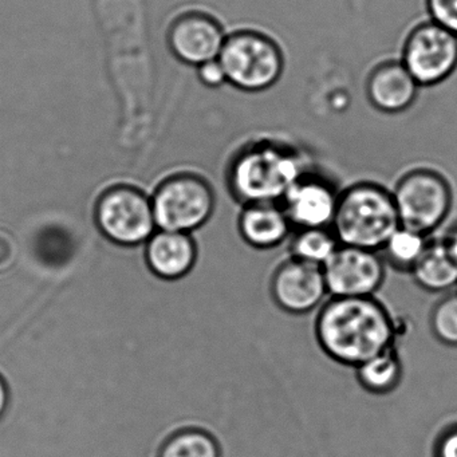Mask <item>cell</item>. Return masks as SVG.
Segmentation results:
<instances>
[{"mask_svg":"<svg viewBox=\"0 0 457 457\" xmlns=\"http://www.w3.org/2000/svg\"><path fill=\"white\" fill-rule=\"evenodd\" d=\"M314 334L326 357L355 369L395 346L397 326L389 309L376 296H330L318 309Z\"/></svg>","mask_w":457,"mask_h":457,"instance_id":"1","label":"cell"},{"mask_svg":"<svg viewBox=\"0 0 457 457\" xmlns=\"http://www.w3.org/2000/svg\"><path fill=\"white\" fill-rule=\"evenodd\" d=\"M307 170L302 154L291 146L272 140L255 141L232 157L226 172L227 188L242 207L280 203Z\"/></svg>","mask_w":457,"mask_h":457,"instance_id":"2","label":"cell"},{"mask_svg":"<svg viewBox=\"0 0 457 457\" xmlns=\"http://www.w3.org/2000/svg\"><path fill=\"white\" fill-rule=\"evenodd\" d=\"M400 227L392 191L381 184L361 181L339 194L331 231L341 245L381 253Z\"/></svg>","mask_w":457,"mask_h":457,"instance_id":"3","label":"cell"},{"mask_svg":"<svg viewBox=\"0 0 457 457\" xmlns=\"http://www.w3.org/2000/svg\"><path fill=\"white\" fill-rule=\"evenodd\" d=\"M218 60L226 71L227 84L247 93L264 92L274 87L285 69L279 45L255 30L227 34Z\"/></svg>","mask_w":457,"mask_h":457,"instance_id":"4","label":"cell"},{"mask_svg":"<svg viewBox=\"0 0 457 457\" xmlns=\"http://www.w3.org/2000/svg\"><path fill=\"white\" fill-rule=\"evenodd\" d=\"M401 226L430 237L443 226L453 204V191L443 173L416 168L403 173L392 191Z\"/></svg>","mask_w":457,"mask_h":457,"instance_id":"5","label":"cell"},{"mask_svg":"<svg viewBox=\"0 0 457 457\" xmlns=\"http://www.w3.org/2000/svg\"><path fill=\"white\" fill-rule=\"evenodd\" d=\"M152 205L157 227L164 231L191 234L211 220L216 196L202 176L178 173L160 184Z\"/></svg>","mask_w":457,"mask_h":457,"instance_id":"6","label":"cell"},{"mask_svg":"<svg viewBox=\"0 0 457 457\" xmlns=\"http://www.w3.org/2000/svg\"><path fill=\"white\" fill-rule=\"evenodd\" d=\"M96 221L109 240L127 247L151 239L157 227L152 202L129 186L112 187L101 195Z\"/></svg>","mask_w":457,"mask_h":457,"instance_id":"7","label":"cell"},{"mask_svg":"<svg viewBox=\"0 0 457 457\" xmlns=\"http://www.w3.org/2000/svg\"><path fill=\"white\" fill-rule=\"evenodd\" d=\"M401 62L421 87H436L457 69V36L432 21L420 23L406 37Z\"/></svg>","mask_w":457,"mask_h":457,"instance_id":"8","label":"cell"},{"mask_svg":"<svg viewBox=\"0 0 457 457\" xmlns=\"http://www.w3.org/2000/svg\"><path fill=\"white\" fill-rule=\"evenodd\" d=\"M328 296H376L386 279V263L381 253L339 245L322 267Z\"/></svg>","mask_w":457,"mask_h":457,"instance_id":"9","label":"cell"},{"mask_svg":"<svg viewBox=\"0 0 457 457\" xmlns=\"http://www.w3.org/2000/svg\"><path fill=\"white\" fill-rule=\"evenodd\" d=\"M270 295L278 309L287 314H310L328 296L322 267L288 256L272 272Z\"/></svg>","mask_w":457,"mask_h":457,"instance_id":"10","label":"cell"},{"mask_svg":"<svg viewBox=\"0 0 457 457\" xmlns=\"http://www.w3.org/2000/svg\"><path fill=\"white\" fill-rule=\"evenodd\" d=\"M339 194L336 184L307 170L286 192L279 204L294 229L331 228Z\"/></svg>","mask_w":457,"mask_h":457,"instance_id":"11","label":"cell"},{"mask_svg":"<svg viewBox=\"0 0 457 457\" xmlns=\"http://www.w3.org/2000/svg\"><path fill=\"white\" fill-rule=\"evenodd\" d=\"M226 38V31L215 18L197 12L176 18L168 31L172 54L181 62L197 68L218 60Z\"/></svg>","mask_w":457,"mask_h":457,"instance_id":"12","label":"cell"},{"mask_svg":"<svg viewBox=\"0 0 457 457\" xmlns=\"http://www.w3.org/2000/svg\"><path fill=\"white\" fill-rule=\"evenodd\" d=\"M420 85L401 61L379 63L366 81V96L371 105L382 113L395 114L413 105Z\"/></svg>","mask_w":457,"mask_h":457,"instance_id":"13","label":"cell"},{"mask_svg":"<svg viewBox=\"0 0 457 457\" xmlns=\"http://www.w3.org/2000/svg\"><path fill=\"white\" fill-rule=\"evenodd\" d=\"M237 227L243 242L259 251L279 247L295 231L279 203L243 205Z\"/></svg>","mask_w":457,"mask_h":457,"instance_id":"14","label":"cell"},{"mask_svg":"<svg viewBox=\"0 0 457 457\" xmlns=\"http://www.w3.org/2000/svg\"><path fill=\"white\" fill-rule=\"evenodd\" d=\"M145 256L154 275L165 280H178L187 277L196 264L197 245L191 234L162 229L152 235Z\"/></svg>","mask_w":457,"mask_h":457,"instance_id":"15","label":"cell"},{"mask_svg":"<svg viewBox=\"0 0 457 457\" xmlns=\"http://www.w3.org/2000/svg\"><path fill=\"white\" fill-rule=\"evenodd\" d=\"M414 283L427 293H446L457 287V262L440 239H430L424 255L411 272Z\"/></svg>","mask_w":457,"mask_h":457,"instance_id":"16","label":"cell"},{"mask_svg":"<svg viewBox=\"0 0 457 457\" xmlns=\"http://www.w3.org/2000/svg\"><path fill=\"white\" fill-rule=\"evenodd\" d=\"M355 378L369 395H386L400 386L403 365L397 347L384 350L354 369Z\"/></svg>","mask_w":457,"mask_h":457,"instance_id":"17","label":"cell"},{"mask_svg":"<svg viewBox=\"0 0 457 457\" xmlns=\"http://www.w3.org/2000/svg\"><path fill=\"white\" fill-rule=\"evenodd\" d=\"M430 239L427 235L401 226L385 243L381 256L395 271L411 274L421 256L424 255Z\"/></svg>","mask_w":457,"mask_h":457,"instance_id":"18","label":"cell"},{"mask_svg":"<svg viewBox=\"0 0 457 457\" xmlns=\"http://www.w3.org/2000/svg\"><path fill=\"white\" fill-rule=\"evenodd\" d=\"M339 245L331 228L295 229L288 239V256L323 267Z\"/></svg>","mask_w":457,"mask_h":457,"instance_id":"19","label":"cell"},{"mask_svg":"<svg viewBox=\"0 0 457 457\" xmlns=\"http://www.w3.org/2000/svg\"><path fill=\"white\" fill-rule=\"evenodd\" d=\"M159 457H221V451L218 440L210 432L187 428L165 441Z\"/></svg>","mask_w":457,"mask_h":457,"instance_id":"20","label":"cell"},{"mask_svg":"<svg viewBox=\"0 0 457 457\" xmlns=\"http://www.w3.org/2000/svg\"><path fill=\"white\" fill-rule=\"evenodd\" d=\"M429 328L441 345L457 347V293L446 294L433 306Z\"/></svg>","mask_w":457,"mask_h":457,"instance_id":"21","label":"cell"},{"mask_svg":"<svg viewBox=\"0 0 457 457\" xmlns=\"http://www.w3.org/2000/svg\"><path fill=\"white\" fill-rule=\"evenodd\" d=\"M429 20L457 36V0H427Z\"/></svg>","mask_w":457,"mask_h":457,"instance_id":"22","label":"cell"},{"mask_svg":"<svg viewBox=\"0 0 457 457\" xmlns=\"http://www.w3.org/2000/svg\"><path fill=\"white\" fill-rule=\"evenodd\" d=\"M197 74L200 81L207 87H220L227 84L226 71L219 60L203 63L199 66Z\"/></svg>","mask_w":457,"mask_h":457,"instance_id":"23","label":"cell"},{"mask_svg":"<svg viewBox=\"0 0 457 457\" xmlns=\"http://www.w3.org/2000/svg\"><path fill=\"white\" fill-rule=\"evenodd\" d=\"M435 457H457V422L449 425L438 435Z\"/></svg>","mask_w":457,"mask_h":457,"instance_id":"24","label":"cell"},{"mask_svg":"<svg viewBox=\"0 0 457 457\" xmlns=\"http://www.w3.org/2000/svg\"><path fill=\"white\" fill-rule=\"evenodd\" d=\"M440 240L448 251L449 255L457 262V221L446 229L445 234L440 237Z\"/></svg>","mask_w":457,"mask_h":457,"instance_id":"25","label":"cell"},{"mask_svg":"<svg viewBox=\"0 0 457 457\" xmlns=\"http://www.w3.org/2000/svg\"><path fill=\"white\" fill-rule=\"evenodd\" d=\"M10 403L9 389H7L6 382L0 377V419L4 416V411H7V406Z\"/></svg>","mask_w":457,"mask_h":457,"instance_id":"26","label":"cell"}]
</instances>
